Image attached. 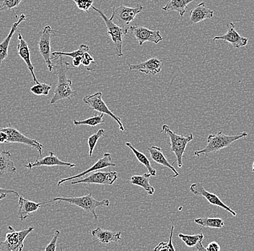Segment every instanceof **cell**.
Instances as JSON below:
<instances>
[{"instance_id":"obj_1","label":"cell","mask_w":254,"mask_h":251,"mask_svg":"<svg viewBox=\"0 0 254 251\" xmlns=\"http://www.w3.org/2000/svg\"><path fill=\"white\" fill-rule=\"evenodd\" d=\"M69 66H70V64L67 62L64 61V59L63 56H60V60L56 65V68H57L56 73L58 77V82H57V86L54 91V96L51 99L49 105H53L57 101L63 99H68L71 101V98L77 96V90L71 89L72 81L70 79H68L67 76H66L68 71L71 69Z\"/></svg>"},{"instance_id":"obj_2","label":"cell","mask_w":254,"mask_h":251,"mask_svg":"<svg viewBox=\"0 0 254 251\" xmlns=\"http://www.w3.org/2000/svg\"><path fill=\"white\" fill-rule=\"evenodd\" d=\"M248 136L249 134L246 132L236 136H228L224 134L222 131L219 132L217 134L209 135L206 139L207 144L205 147L201 150L195 151L194 156L199 157L200 155H204L206 157L209 154L216 153L222 149L228 147L238 140L247 137Z\"/></svg>"},{"instance_id":"obj_3","label":"cell","mask_w":254,"mask_h":251,"mask_svg":"<svg viewBox=\"0 0 254 251\" xmlns=\"http://www.w3.org/2000/svg\"><path fill=\"white\" fill-rule=\"evenodd\" d=\"M52 202L54 201H65L70 203V204L74 205V206H78L84 211L92 214L94 217L95 220H98L97 217L96 210L97 208L101 207V206H109L110 204V201L109 199H103L102 201H97L93 197V193H88L87 195L81 197H73V198H64V197H58L55 199L52 200Z\"/></svg>"},{"instance_id":"obj_4","label":"cell","mask_w":254,"mask_h":251,"mask_svg":"<svg viewBox=\"0 0 254 251\" xmlns=\"http://www.w3.org/2000/svg\"><path fill=\"white\" fill-rule=\"evenodd\" d=\"M161 133H166L169 136L171 152L176 155V162H177L178 167L179 168H182L183 167V156H184L189 143L193 140V133H190V136L187 137L176 134L166 124L162 126ZM176 162H174V164Z\"/></svg>"},{"instance_id":"obj_5","label":"cell","mask_w":254,"mask_h":251,"mask_svg":"<svg viewBox=\"0 0 254 251\" xmlns=\"http://www.w3.org/2000/svg\"><path fill=\"white\" fill-rule=\"evenodd\" d=\"M114 8L111 17L114 23L121 27L126 35L129 31L131 22L137 14L140 13L144 9V7L140 4H136L134 7H127L122 4L117 8L115 7Z\"/></svg>"},{"instance_id":"obj_6","label":"cell","mask_w":254,"mask_h":251,"mask_svg":"<svg viewBox=\"0 0 254 251\" xmlns=\"http://www.w3.org/2000/svg\"><path fill=\"white\" fill-rule=\"evenodd\" d=\"M11 233H6L4 241H0V251H21L24 248V241L28 235L34 230L30 227L25 230L17 232L12 227H8Z\"/></svg>"},{"instance_id":"obj_7","label":"cell","mask_w":254,"mask_h":251,"mask_svg":"<svg viewBox=\"0 0 254 251\" xmlns=\"http://www.w3.org/2000/svg\"><path fill=\"white\" fill-rule=\"evenodd\" d=\"M91 8H93V10L96 11L99 14L100 16L102 17L103 20H104L106 27H107L108 34L111 36V40L114 43L117 56L118 57L123 56V52H122L123 36L126 35L125 31L121 27L114 23L111 17V18H108L101 9L96 8L94 6H92Z\"/></svg>"},{"instance_id":"obj_8","label":"cell","mask_w":254,"mask_h":251,"mask_svg":"<svg viewBox=\"0 0 254 251\" xmlns=\"http://www.w3.org/2000/svg\"><path fill=\"white\" fill-rule=\"evenodd\" d=\"M102 93L98 91L93 95H87L82 98V101L87 104L93 110L96 111L101 113L106 114L114 119L117 122L119 126V130L122 132H125V127L121 121L120 118L118 116L115 115L112 111L109 109L106 103L104 102L102 98Z\"/></svg>"},{"instance_id":"obj_9","label":"cell","mask_w":254,"mask_h":251,"mask_svg":"<svg viewBox=\"0 0 254 251\" xmlns=\"http://www.w3.org/2000/svg\"><path fill=\"white\" fill-rule=\"evenodd\" d=\"M1 131L4 132L7 136V141L6 144H23L25 145L30 146V147L34 148L36 150L39 152V155L42 156L43 149L44 146L39 143L36 140L31 139V138H28L23 135V133H20L19 130L15 129V128H12L11 125L6 127V128H0Z\"/></svg>"},{"instance_id":"obj_10","label":"cell","mask_w":254,"mask_h":251,"mask_svg":"<svg viewBox=\"0 0 254 251\" xmlns=\"http://www.w3.org/2000/svg\"><path fill=\"white\" fill-rule=\"evenodd\" d=\"M55 31L50 25H46L40 34L38 43L40 54L44 58L49 72H52L54 68L52 60V53L51 52V39Z\"/></svg>"},{"instance_id":"obj_11","label":"cell","mask_w":254,"mask_h":251,"mask_svg":"<svg viewBox=\"0 0 254 251\" xmlns=\"http://www.w3.org/2000/svg\"><path fill=\"white\" fill-rule=\"evenodd\" d=\"M117 171H95L85 178L71 182V185L76 184H98V185H111L118 179Z\"/></svg>"},{"instance_id":"obj_12","label":"cell","mask_w":254,"mask_h":251,"mask_svg":"<svg viewBox=\"0 0 254 251\" xmlns=\"http://www.w3.org/2000/svg\"><path fill=\"white\" fill-rule=\"evenodd\" d=\"M190 191L193 194L204 197L210 204L214 205V206H217V207L222 208L225 211L230 213L233 217L237 216V213L236 211H233V209H230L229 206H227L225 203L222 202L220 198L217 195L207 191L199 182L192 184L190 187Z\"/></svg>"},{"instance_id":"obj_13","label":"cell","mask_w":254,"mask_h":251,"mask_svg":"<svg viewBox=\"0 0 254 251\" xmlns=\"http://www.w3.org/2000/svg\"><path fill=\"white\" fill-rule=\"evenodd\" d=\"M128 32H131L136 37L139 46H142L146 41L158 44L163 41L161 32L160 31H153L143 26L131 25Z\"/></svg>"},{"instance_id":"obj_14","label":"cell","mask_w":254,"mask_h":251,"mask_svg":"<svg viewBox=\"0 0 254 251\" xmlns=\"http://www.w3.org/2000/svg\"><path fill=\"white\" fill-rule=\"evenodd\" d=\"M214 41L223 40L232 44L233 48L239 49L245 47L249 42V39L241 36L238 32L234 23H229L227 25V33L221 36H214Z\"/></svg>"},{"instance_id":"obj_15","label":"cell","mask_w":254,"mask_h":251,"mask_svg":"<svg viewBox=\"0 0 254 251\" xmlns=\"http://www.w3.org/2000/svg\"><path fill=\"white\" fill-rule=\"evenodd\" d=\"M130 71L145 73L146 75L155 76L161 72L163 61L158 57H152L142 63L136 65H128Z\"/></svg>"},{"instance_id":"obj_16","label":"cell","mask_w":254,"mask_h":251,"mask_svg":"<svg viewBox=\"0 0 254 251\" xmlns=\"http://www.w3.org/2000/svg\"><path fill=\"white\" fill-rule=\"evenodd\" d=\"M116 166H117V165L112 162L111 154L110 153H105L103 154V158L100 159L91 167L89 168V169H86V170L82 171L80 174H77V175L71 176V177L61 179V180L59 181L58 183H57V186H60L64 182H68V181L72 180V179L83 177V176L86 175L88 173L92 172V171H98L100 170V169H104V168Z\"/></svg>"},{"instance_id":"obj_17","label":"cell","mask_w":254,"mask_h":251,"mask_svg":"<svg viewBox=\"0 0 254 251\" xmlns=\"http://www.w3.org/2000/svg\"><path fill=\"white\" fill-rule=\"evenodd\" d=\"M55 167V166H65L68 167L69 168L75 167V164L68 163L60 160L57 156L54 154V152H49V156L41 159V160H37L35 162H28L25 167L28 169H32L34 167Z\"/></svg>"},{"instance_id":"obj_18","label":"cell","mask_w":254,"mask_h":251,"mask_svg":"<svg viewBox=\"0 0 254 251\" xmlns=\"http://www.w3.org/2000/svg\"><path fill=\"white\" fill-rule=\"evenodd\" d=\"M17 39L19 41L18 44H17V54H18L19 57L23 59V61L25 62V64L28 67V70L31 72L32 76H33V81L34 84H39V81H38L37 78L35 75L34 66L32 64L31 52H30L28 43L25 41L20 33H18Z\"/></svg>"},{"instance_id":"obj_19","label":"cell","mask_w":254,"mask_h":251,"mask_svg":"<svg viewBox=\"0 0 254 251\" xmlns=\"http://www.w3.org/2000/svg\"><path fill=\"white\" fill-rule=\"evenodd\" d=\"M214 16V11L206 5L205 3L201 2L190 12L189 25L197 24L206 19L212 18Z\"/></svg>"},{"instance_id":"obj_20","label":"cell","mask_w":254,"mask_h":251,"mask_svg":"<svg viewBox=\"0 0 254 251\" xmlns=\"http://www.w3.org/2000/svg\"><path fill=\"white\" fill-rule=\"evenodd\" d=\"M52 201H48L43 203H36L29 200L25 199L23 196H19V209L18 215L19 219L21 221L27 218L31 213L35 212L41 207L42 205L47 204V203H52Z\"/></svg>"},{"instance_id":"obj_21","label":"cell","mask_w":254,"mask_h":251,"mask_svg":"<svg viewBox=\"0 0 254 251\" xmlns=\"http://www.w3.org/2000/svg\"><path fill=\"white\" fill-rule=\"evenodd\" d=\"M92 236L96 238V243L109 244L111 243H117L121 240V232H113L98 227L92 230Z\"/></svg>"},{"instance_id":"obj_22","label":"cell","mask_w":254,"mask_h":251,"mask_svg":"<svg viewBox=\"0 0 254 251\" xmlns=\"http://www.w3.org/2000/svg\"><path fill=\"white\" fill-rule=\"evenodd\" d=\"M25 19H26V15L23 13L21 14V15L19 17V20L12 25V28H11L10 31L8 33L7 37L0 44V65L7 58L9 43H10L11 39L13 36L14 33L17 31L19 25L24 21Z\"/></svg>"},{"instance_id":"obj_23","label":"cell","mask_w":254,"mask_h":251,"mask_svg":"<svg viewBox=\"0 0 254 251\" xmlns=\"http://www.w3.org/2000/svg\"><path fill=\"white\" fill-rule=\"evenodd\" d=\"M148 152H150L151 159L154 162L162 165V166L169 168L171 170L174 171V177L179 176V173L175 169L174 167L171 163H169L166 157H165L164 154L162 152L161 148L158 147V146H151V147L148 148Z\"/></svg>"},{"instance_id":"obj_24","label":"cell","mask_w":254,"mask_h":251,"mask_svg":"<svg viewBox=\"0 0 254 251\" xmlns=\"http://www.w3.org/2000/svg\"><path fill=\"white\" fill-rule=\"evenodd\" d=\"M8 172L16 173L17 169L12 160L10 152L3 150L0 152V176Z\"/></svg>"},{"instance_id":"obj_25","label":"cell","mask_w":254,"mask_h":251,"mask_svg":"<svg viewBox=\"0 0 254 251\" xmlns=\"http://www.w3.org/2000/svg\"><path fill=\"white\" fill-rule=\"evenodd\" d=\"M151 174L149 173H144L142 175H133L129 179L130 182L132 185H137V186L142 187L148 195H153L155 193V188L150 185V177Z\"/></svg>"},{"instance_id":"obj_26","label":"cell","mask_w":254,"mask_h":251,"mask_svg":"<svg viewBox=\"0 0 254 251\" xmlns=\"http://www.w3.org/2000/svg\"><path fill=\"white\" fill-rule=\"evenodd\" d=\"M193 1L194 0H169L166 5L162 9L166 12L176 11V12H179L181 17H183L185 14L187 6Z\"/></svg>"},{"instance_id":"obj_27","label":"cell","mask_w":254,"mask_h":251,"mask_svg":"<svg viewBox=\"0 0 254 251\" xmlns=\"http://www.w3.org/2000/svg\"><path fill=\"white\" fill-rule=\"evenodd\" d=\"M126 146L127 147L129 148L131 151H132L133 154H134L135 157H136V160H138L142 165H144L147 169H148L149 172L150 173L151 175L156 176L157 171L152 167V165H151V163L149 159L144 155V154H142V152H139L137 149H135L134 146H132V144L129 142H127Z\"/></svg>"},{"instance_id":"obj_28","label":"cell","mask_w":254,"mask_h":251,"mask_svg":"<svg viewBox=\"0 0 254 251\" xmlns=\"http://www.w3.org/2000/svg\"><path fill=\"white\" fill-rule=\"evenodd\" d=\"M194 222L202 227L221 229L225 226V222L220 218L201 217V218L195 219Z\"/></svg>"},{"instance_id":"obj_29","label":"cell","mask_w":254,"mask_h":251,"mask_svg":"<svg viewBox=\"0 0 254 251\" xmlns=\"http://www.w3.org/2000/svg\"><path fill=\"white\" fill-rule=\"evenodd\" d=\"M90 49L88 46L85 45V44H81L79 46V48L77 50L71 52H55L52 54V60H55L57 59L60 58V56H67L71 57L72 58L74 57L81 56L83 57L84 54L87 52Z\"/></svg>"},{"instance_id":"obj_30","label":"cell","mask_w":254,"mask_h":251,"mask_svg":"<svg viewBox=\"0 0 254 251\" xmlns=\"http://www.w3.org/2000/svg\"><path fill=\"white\" fill-rule=\"evenodd\" d=\"M179 238L185 243L187 247L195 248L200 241H203L204 235L202 233H199L194 235H189L180 233L179 234Z\"/></svg>"},{"instance_id":"obj_31","label":"cell","mask_w":254,"mask_h":251,"mask_svg":"<svg viewBox=\"0 0 254 251\" xmlns=\"http://www.w3.org/2000/svg\"><path fill=\"white\" fill-rule=\"evenodd\" d=\"M104 114L101 113L100 115H95L94 117H90V118L85 119L83 120H73V124L76 126L78 125H89V126L95 127L97 125H101L104 123L105 121L103 120Z\"/></svg>"},{"instance_id":"obj_32","label":"cell","mask_w":254,"mask_h":251,"mask_svg":"<svg viewBox=\"0 0 254 251\" xmlns=\"http://www.w3.org/2000/svg\"><path fill=\"white\" fill-rule=\"evenodd\" d=\"M51 89H52V85L39 83V84H35L30 90L33 94L36 95V96H42V95L48 96Z\"/></svg>"},{"instance_id":"obj_33","label":"cell","mask_w":254,"mask_h":251,"mask_svg":"<svg viewBox=\"0 0 254 251\" xmlns=\"http://www.w3.org/2000/svg\"><path fill=\"white\" fill-rule=\"evenodd\" d=\"M105 133H106L105 130L100 129L97 133L89 137L88 140H87V144H88L89 146V156L90 157L93 155V150H94L95 146H96L97 142H98L100 138L104 136Z\"/></svg>"},{"instance_id":"obj_34","label":"cell","mask_w":254,"mask_h":251,"mask_svg":"<svg viewBox=\"0 0 254 251\" xmlns=\"http://www.w3.org/2000/svg\"><path fill=\"white\" fill-rule=\"evenodd\" d=\"M174 221L172 222V225H171V235H170L169 241L168 243L162 242L158 244L156 247L154 249L155 251H175L176 249L174 247V245L172 243L173 235H174Z\"/></svg>"},{"instance_id":"obj_35","label":"cell","mask_w":254,"mask_h":251,"mask_svg":"<svg viewBox=\"0 0 254 251\" xmlns=\"http://www.w3.org/2000/svg\"><path fill=\"white\" fill-rule=\"evenodd\" d=\"M24 0H0V11L11 10L20 5Z\"/></svg>"},{"instance_id":"obj_36","label":"cell","mask_w":254,"mask_h":251,"mask_svg":"<svg viewBox=\"0 0 254 251\" xmlns=\"http://www.w3.org/2000/svg\"><path fill=\"white\" fill-rule=\"evenodd\" d=\"M81 10L88 12L89 9L93 6V0H73Z\"/></svg>"},{"instance_id":"obj_37","label":"cell","mask_w":254,"mask_h":251,"mask_svg":"<svg viewBox=\"0 0 254 251\" xmlns=\"http://www.w3.org/2000/svg\"><path fill=\"white\" fill-rule=\"evenodd\" d=\"M60 232L59 230H56L55 235L52 238L51 242L48 244L47 247L44 249L45 251H55L57 249V242L58 240L59 237H60Z\"/></svg>"},{"instance_id":"obj_38","label":"cell","mask_w":254,"mask_h":251,"mask_svg":"<svg viewBox=\"0 0 254 251\" xmlns=\"http://www.w3.org/2000/svg\"><path fill=\"white\" fill-rule=\"evenodd\" d=\"M9 193H13L17 195V197L20 196V194H19L17 192L15 191L14 190H12V189H4L2 188V187H0V200L4 199V198H6L7 194H9Z\"/></svg>"},{"instance_id":"obj_39","label":"cell","mask_w":254,"mask_h":251,"mask_svg":"<svg viewBox=\"0 0 254 251\" xmlns=\"http://www.w3.org/2000/svg\"><path fill=\"white\" fill-rule=\"evenodd\" d=\"M206 249V251H220L221 250V248H220V244L218 243L213 241V242H211L208 245Z\"/></svg>"},{"instance_id":"obj_40","label":"cell","mask_w":254,"mask_h":251,"mask_svg":"<svg viewBox=\"0 0 254 251\" xmlns=\"http://www.w3.org/2000/svg\"><path fill=\"white\" fill-rule=\"evenodd\" d=\"M82 57L78 56L74 57L72 62L73 66L75 67V68H78L79 65L82 64Z\"/></svg>"},{"instance_id":"obj_41","label":"cell","mask_w":254,"mask_h":251,"mask_svg":"<svg viewBox=\"0 0 254 251\" xmlns=\"http://www.w3.org/2000/svg\"><path fill=\"white\" fill-rule=\"evenodd\" d=\"M92 62L89 60L88 59L85 58V57H82V64L86 68V69H88V66H90Z\"/></svg>"},{"instance_id":"obj_42","label":"cell","mask_w":254,"mask_h":251,"mask_svg":"<svg viewBox=\"0 0 254 251\" xmlns=\"http://www.w3.org/2000/svg\"><path fill=\"white\" fill-rule=\"evenodd\" d=\"M194 249H196V251H206L205 248L203 246L202 241H200V242L196 245Z\"/></svg>"},{"instance_id":"obj_43","label":"cell","mask_w":254,"mask_h":251,"mask_svg":"<svg viewBox=\"0 0 254 251\" xmlns=\"http://www.w3.org/2000/svg\"><path fill=\"white\" fill-rule=\"evenodd\" d=\"M252 173L254 174V161L253 163V167H252Z\"/></svg>"}]
</instances>
